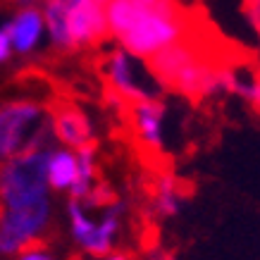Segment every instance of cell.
I'll return each instance as SVG.
<instances>
[{"instance_id": "1", "label": "cell", "mask_w": 260, "mask_h": 260, "mask_svg": "<svg viewBox=\"0 0 260 260\" xmlns=\"http://www.w3.org/2000/svg\"><path fill=\"white\" fill-rule=\"evenodd\" d=\"M108 31L136 60H148L172 46L193 26V17L177 0H110L105 5Z\"/></svg>"}, {"instance_id": "2", "label": "cell", "mask_w": 260, "mask_h": 260, "mask_svg": "<svg viewBox=\"0 0 260 260\" xmlns=\"http://www.w3.org/2000/svg\"><path fill=\"white\" fill-rule=\"evenodd\" d=\"M50 115L36 101H8L0 105V162L26 150L53 148Z\"/></svg>"}, {"instance_id": "14", "label": "cell", "mask_w": 260, "mask_h": 260, "mask_svg": "<svg viewBox=\"0 0 260 260\" xmlns=\"http://www.w3.org/2000/svg\"><path fill=\"white\" fill-rule=\"evenodd\" d=\"M10 55H12V43H10V36L5 31V26H3L0 29V64L5 62V60H10Z\"/></svg>"}, {"instance_id": "6", "label": "cell", "mask_w": 260, "mask_h": 260, "mask_svg": "<svg viewBox=\"0 0 260 260\" xmlns=\"http://www.w3.org/2000/svg\"><path fill=\"white\" fill-rule=\"evenodd\" d=\"M103 77L110 86L108 93L115 95L124 105L141 101H158L160 88H155L153 77L136 74V57H132L126 50H112L103 60Z\"/></svg>"}, {"instance_id": "17", "label": "cell", "mask_w": 260, "mask_h": 260, "mask_svg": "<svg viewBox=\"0 0 260 260\" xmlns=\"http://www.w3.org/2000/svg\"><path fill=\"white\" fill-rule=\"evenodd\" d=\"M146 260H172V258H170L167 253H162V251H158V248H155V251H150V255Z\"/></svg>"}, {"instance_id": "9", "label": "cell", "mask_w": 260, "mask_h": 260, "mask_svg": "<svg viewBox=\"0 0 260 260\" xmlns=\"http://www.w3.org/2000/svg\"><path fill=\"white\" fill-rule=\"evenodd\" d=\"M126 115L132 122L136 139L143 148L158 155L162 150V119H165V105L158 101H141L126 105Z\"/></svg>"}, {"instance_id": "7", "label": "cell", "mask_w": 260, "mask_h": 260, "mask_svg": "<svg viewBox=\"0 0 260 260\" xmlns=\"http://www.w3.org/2000/svg\"><path fill=\"white\" fill-rule=\"evenodd\" d=\"M64 31L70 41V50L101 43L108 34L105 5L101 0H67Z\"/></svg>"}, {"instance_id": "4", "label": "cell", "mask_w": 260, "mask_h": 260, "mask_svg": "<svg viewBox=\"0 0 260 260\" xmlns=\"http://www.w3.org/2000/svg\"><path fill=\"white\" fill-rule=\"evenodd\" d=\"M53 222V203L43 198L39 203L19 208H0V255L10 258L34 244H41Z\"/></svg>"}, {"instance_id": "5", "label": "cell", "mask_w": 260, "mask_h": 260, "mask_svg": "<svg viewBox=\"0 0 260 260\" xmlns=\"http://www.w3.org/2000/svg\"><path fill=\"white\" fill-rule=\"evenodd\" d=\"M122 215H124V205L117 203V201L105 208L101 220H91L86 208L79 201L70 198V203H67L72 237H74V241H77L81 251H86L93 258L108 255L112 251L115 239L119 234V227H122Z\"/></svg>"}, {"instance_id": "13", "label": "cell", "mask_w": 260, "mask_h": 260, "mask_svg": "<svg viewBox=\"0 0 260 260\" xmlns=\"http://www.w3.org/2000/svg\"><path fill=\"white\" fill-rule=\"evenodd\" d=\"M17 260H55L50 253L46 251V244H34L29 248H24L22 253H17Z\"/></svg>"}, {"instance_id": "16", "label": "cell", "mask_w": 260, "mask_h": 260, "mask_svg": "<svg viewBox=\"0 0 260 260\" xmlns=\"http://www.w3.org/2000/svg\"><path fill=\"white\" fill-rule=\"evenodd\" d=\"M46 0H8V5H12V8L17 10H24V8H41Z\"/></svg>"}, {"instance_id": "8", "label": "cell", "mask_w": 260, "mask_h": 260, "mask_svg": "<svg viewBox=\"0 0 260 260\" xmlns=\"http://www.w3.org/2000/svg\"><path fill=\"white\" fill-rule=\"evenodd\" d=\"M50 129L55 141H60L67 148L79 150L88 143H93V126L88 122V117L70 103H55L50 110Z\"/></svg>"}, {"instance_id": "18", "label": "cell", "mask_w": 260, "mask_h": 260, "mask_svg": "<svg viewBox=\"0 0 260 260\" xmlns=\"http://www.w3.org/2000/svg\"><path fill=\"white\" fill-rule=\"evenodd\" d=\"M105 260H129V255H124V253H108Z\"/></svg>"}, {"instance_id": "10", "label": "cell", "mask_w": 260, "mask_h": 260, "mask_svg": "<svg viewBox=\"0 0 260 260\" xmlns=\"http://www.w3.org/2000/svg\"><path fill=\"white\" fill-rule=\"evenodd\" d=\"M10 36L12 50L19 55H29L34 48L39 46L41 34H43V15L39 8H24L15 15V19L5 26Z\"/></svg>"}, {"instance_id": "12", "label": "cell", "mask_w": 260, "mask_h": 260, "mask_svg": "<svg viewBox=\"0 0 260 260\" xmlns=\"http://www.w3.org/2000/svg\"><path fill=\"white\" fill-rule=\"evenodd\" d=\"M181 203V189L179 181L174 179L170 172L160 174L155 186H153V210L158 217H172L179 213Z\"/></svg>"}, {"instance_id": "11", "label": "cell", "mask_w": 260, "mask_h": 260, "mask_svg": "<svg viewBox=\"0 0 260 260\" xmlns=\"http://www.w3.org/2000/svg\"><path fill=\"white\" fill-rule=\"evenodd\" d=\"M77 155L67 148H50L46 158V179L48 189L70 191L77 181Z\"/></svg>"}, {"instance_id": "15", "label": "cell", "mask_w": 260, "mask_h": 260, "mask_svg": "<svg viewBox=\"0 0 260 260\" xmlns=\"http://www.w3.org/2000/svg\"><path fill=\"white\" fill-rule=\"evenodd\" d=\"M258 3H260V0H244V5H246V15L251 17L253 29H255V31H258Z\"/></svg>"}, {"instance_id": "3", "label": "cell", "mask_w": 260, "mask_h": 260, "mask_svg": "<svg viewBox=\"0 0 260 260\" xmlns=\"http://www.w3.org/2000/svg\"><path fill=\"white\" fill-rule=\"evenodd\" d=\"M48 150H26L0 165V208L39 203L48 196L46 179Z\"/></svg>"}]
</instances>
